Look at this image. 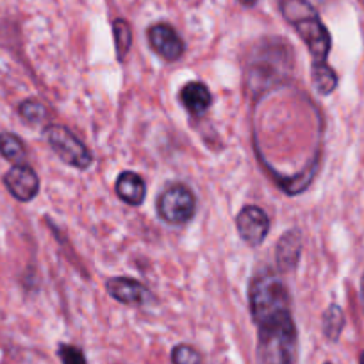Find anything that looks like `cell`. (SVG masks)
Returning a JSON list of instances; mask_svg holds the SVG:
<instances>
[{
  "label": "cell",
  "mask_w": 364,
  "mask_h": 364,
  "mask_svg": "<svg viewBox=\"0 0 364 364\" xmlns=\"http://www.w3.org/2000/svg\"><path fill=\"white\" fill-rule=\"evenodd\" d=\"M252 320L257 327V364H295L296 325L288 286L277 272L261 269L248 288Z\"/></svg>",
  "instance_id": "6da1fadb"
},
{
  "label": "cell",
  "mask_w": 364,
  "mask_h": 364,
  "mask_svg": "<svg viewBox=\"0 0 364 364\" xmlns=\"http://www.w3.org/2000/svg\"><path fill=\"white\" fill-rule=\"evenodd\" d=\"M281 13L295 27L313 55V65L327 63L332 40L316 9L307 0H281Z\"/></svg>",
  "instance_id": "7a4b0ae2"
},
{
  "label": "cell",
  "mask_w": 364,
  "mask_h": 364,
  "mask_svg": "<svg viewBox=\"0 0 364 364\" xmlns=\"http://www.w3.org/2000/svg\"><path fill=\"white\" fill-rule=\"evenodd\" d=\"M43 134L48 146L58 154L63 163L70 164L77 170H86L91 166L93 156L87 146L65 125H48Z\"/></svg>",
  "instance_id": "3957f363"
},
{
  "label": "cell",
  "mask_w": 364,
  "mask_h": 364,
  "mask_svg": "<svg viewBox=\"0 0 364 364\" xmlns=\"http://www.w3.org/2000/svg\"><path fill=\"white\" fill-rule=\"evenodd\" d=\"M157 215L170 225H182L195 216V195L184 184H171L157 198Z\"/></svg>",
  "instance_id": "277c9868"
},
{
  "label": "cell",
  "mask_w": 364,
  "mask_h": 364,
  "mask_svg": "<svg viewBox=\"0 0 364 364\" xmlns=\"http://www.w3.org/2000/svg\"><path fill=\"white\" fill-rule=\"evenodd\" d=\"M237 234L248 247H259L264 243L269 232V220L257 205H247L236 216Z\"/></svg>",
  "instance_id": "5b68a950"
},
{
  "label": "cell",
  "mask_w": 364,
  "mask_h": 364,
  "mask_svg": "<svg viewBox=\"0 0 364 364\" xmlns=\"http://www.w3.org/2000/svg\"><path fill=\"white\" fill-rule=\"evenodd\" d=\"M4 184L18 202H31L40 191V178L27 164H15L4 175Z\"/></svg>",
  "instance_id": "8992f818"
},
{
  "label": "cell",
  "mask_w": 364,
  "mask_h": 364,
  "mask_svg": "<svg viewBox=\"0 0 364 364\" xmlns=\"http://www.w3.org/2000/svg\"><path fill=\"white\" fill-rule=\"evenodd\" d=\"M106 289L117 302L125 306H145L152 302V293L141 282L129 277H113L106 282Z\"/></svg>",
  "instance_id": "52a82bcc"
},
{
  "label": "cell",
  "mask_w": 364,
  "mask_h": 364,
  "mask_svg": "<svg viewBox=\"0 0 364 364\" xmlns=\"http://www.w3.org/2000/svg\"><path fill=\"white\" fill-rule=\"evenodd\" d=\"M150 47L166 61H177L184 54V41L177 34V31L166 23H157L149 29Z\"/></svg>",
  "instance_id": "ba28073f"
},
{
  "label": "cell",
  "mask_w": 364,
  "mask_h": 364,
  "mask_svg": "<svg viewBox=\"0 0 364 364\" xmlns=\"http://www.w3.org/2000/svg\"><path fill=\"white\" fill-rule=\"evenodd\" d=\"M302 255V232L299 229H289L281 236L275 247V261L281 272H291L299 266Z\"/></svg>",
  "instance_id": "9c48e42d"
},
{
  "label": "cell",
  "mask_w": 364,
  "mask_h": 364,
  "mask_svg": "<svg viewBox=\"0 0 364 364\" xmlns=\"http://www.w3.org/2000/svg\"><path fill=\"white\" fill-rule=\"evenodd\" d=\"M117 195L129 205H141L146 197V184L136 171H122L117 178Z\"/></svg>",
  "instance_id": "30bf717a"
},
{
  "label": "cell",
  "mask_w": 364,
  "mask_h": 364,
  "mask_svg": "<svg viewBox=\"0 0 364 364\" xmlns=\"http://www.w3.org/2000/svg\"><path fill=\"white\" fill-rule=\"evenodd\" d=\"M181 102L193 117H204L213 102L211 91L204 82H188L181 90Z\"/></svg>",
  "instance_id": "8fae6325"
},
{
  "label": "cell",
  "mask_w": 364,
  "mask_h": 364,
  "mask_svg": "<svg viewBox=\"0 0 364 364\" xmlns=\"http://www.w3.org/2000/svg\"><path fill=\"white\" fill-rule=\"evenodd\" d=\"M0 154H2L4 159H8L13 164H23L27 157L26 145L13 132H2L0 134Z\"/></svg>",
  "instance_id": "7c38bea8"
},
{
  "label": "cell",
  "mask_w": 364,
  "mask_h": 364,
  "mask_svg": "<svg viewBox=\"0 0 364 364\" xmlns=\"http://www.w3.org/2000/svg\"><path fill=\"white\" fill-rule=\"evenodd\" d=\"M345 328V313L338 304H331L323 313V334L331 341H338Z\"/></svg>",
  "instance_id": "4fadbf2b"
},
{
  "label": "cell",
  "mask_w": 364,
  "mask_h": 364,
  "mask_svg": "<svg viewBox=\"0 0 364 364\" xmlns=\"http://www.w3.org/2000/svg\"><path fill=\"white\" fill-rule=\"evenodd\" d=\"M313 82L320 95H331L336 86H338V75L328 66V63L313 65Z\"/></svg>",
  "instance_id": "5bb4252c"
},
{
  "label": "cell",
  "mask_w": 364,
  "mask_h": 364,
  "mask_svg": "<svg viewBox=\"0 0 364 364\" xmlns=\"http://www.w3.org/2000/svg\"><path fill=\"white\" fill-rule=\"evenodd\" d=\"M113 34H114V47H117V54L120 61H124L125 55L129 54L132 45V31L125 20L117 18L113 22Z\"/></svg>",
  "instance_id": "9a60e30c"
},
{
  "label": "cell",
  "mask_w": 364,
  "mask_h": 364,
  "mask_svg": "<svg viewBox=\"0 0 364 364\" xmlns=\"http://www.w3.org/2000/svg\"><path fill=\"white\" fill-rule=\"evenodd\" d=\"M18 113L27 124L33 125L41 124V122L47 118V109H45L40 102H36V100H26V102L20 104Z\"/></svg>",
  "instance_id": "2e32d148"
},
{
  "label": "cell",
  "mask_w": 364,
  "mask_h": 364,
  "mask_svg": "<svg viewBox=\"0 0 364 364\" xmlns=\"http://www.w3.org/2000/svg\"><path fill=\"white\" fill-rule=\"evenodd\" d=\"M171 363L173 364H204L200 352L190 345H177L171 350Z\"/></svg>",
  "instance_id": "e0dca14e"
},
{
  "label": "cell",
  "mask_w": 364,
  "mask_h": 364,
  "mask_svg": "<svg viewBox=\"0 0 364 364\" xmlns=\"http://www.w3.org/2000/svg\"><path fill=\"white\" fill-rule=\"evenodd\" d=\"M58 355L61 359L63 364H87L86 357H84L82 350L77 348L73 345H59L58 348Z\"/></svg>",
  "instance_id": "ac0fdd59"
},
{
  "label": "cell",
  "mask_w": 364,
  "mask_h": 364,
  "mask_svg": "<svg viewBox=\"0 0 364 364\" xmlns=\"http://www.w3.org/2000/svg\"><path fill=\"white\" fill-rule=\"evenodd\" d=\"M360 306H363V313H364V273H363V279H360Z\"/></svg>",
  "instance_id": "d6986e66"
},
{
  "label": "cell",
  "mask_w": 364,
  "mask_h": 364,
  "mask_svg": "<svg viewBox=\"0 0 364 364\" xmlns=\"http://www.w3.org/2000/svg\"><path fill=\"white\" fill-rule=\"evenodd\" d=\"M240 2H241V4H245V6H254L257 0H240Z\"/></svg>",
  "instance_id": "ffe728a7"
},
{
  "label": "cell",
  "mask_w": 364,
  "mask_h": 364,
  "mask_svg": "<svg viewBox=\"0 0 364 364\" xmlns=\"http://www.w3.org/2000/svg\"><path fill=\"white\" fill-rule=\"evenodd\" d=\"M359 364H364V352L360 353V359H359Z\"/></svg>",
  "instance_id": "44dd1931"
},
{
  "label": "cell",
  "mask_w": 364,
  "mask_h": 364,
  "mask_svg": "<svg viewBox=\"0 0 364 364\" xmlns=\"http://www.w3.org/2000/svg\"><path fill=\"white\" fill-rule=\"evenodd\" d=\"M323 364H332V363H323Z\"/></svg>",
  "instance_id": "7402d4cb"
}]
</instances>
